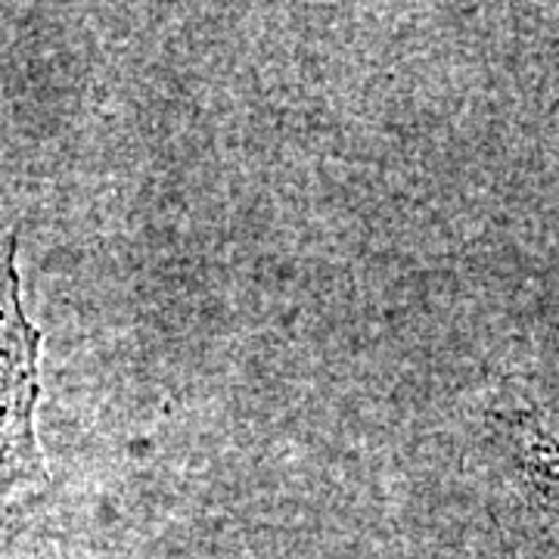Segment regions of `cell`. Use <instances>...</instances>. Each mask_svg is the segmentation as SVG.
<instances>
[{
  "mask_svg": "<svg viewBox=\"0 0 559 559\" xmlns=\"http://www.w3.org/2000/svg\"><path fill=\"white\" fill-rule=\"evenodd\" d=\"M0 230H3V212H0Z\"/></svg>",
  "mask_w": 559,
  "mask_h": 559,
  "instance_id": "obj_3",
  "label": "cell"
},
{
  "mask_svg": "<svg viewBox=\"0 0 559 559\" xmlns=\"http://www.w3.org/2000/svg\"><path fill=\"white\" fill-rule=\"evenodd\" d=\"M0 559H66L60 544L25 507H0Z\"/></svg>",
  "mask_w": 559,
  "mask_h": 559,
  "instance_id": "obj_2",
  "label": "cell"
},
{
  "mask_svg": "<svg viewBox=\"0 0 559 559\" xmlns=\"http://www.w3.org/2000/svg\"><path fill=\"white\" fill-rule=\"evenodd\" d=\"M20 240L0 230V503L47 481L35 429L40 399V333L22 305Z\"/></svg>",
  "mask_w": 559,
  "mask_h": 559,
  "instance_id": "obj_1",
  "label": "cell"
}]
</instances>
